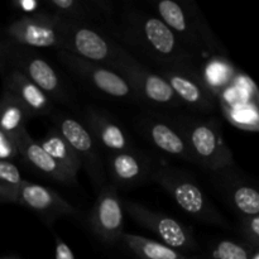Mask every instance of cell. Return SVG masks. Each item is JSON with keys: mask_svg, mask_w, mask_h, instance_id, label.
<instances>
[{"mask_svg": "<svg viewBox=\"0 0 259 259\" xmlns=\"http://www.w3.org/2000/svg\"><path fill=\"white\" fill-rule=\"evenodd\" d=\"M42 9L57 15L67 22L96 27L94 20L108 13V4L94 0H47L42 2Z\"/></svg>", "mask_w": 259, "mask_h": 259, "instance_id": "cell-21", "label": "cell"}, {"mask_svg": "<svg viewBox=\"0 0 259 259\" xmlns=\"http://www.w3.org/2000/svg\"><path fill=\"white\" fill-rule=\"evenodd\" d=\"M57 57L77 80L96 93L116 100L136 101L133 91L126 81L111 68L82 60L63 51H57Z\"/></svg>", "mask_w": 259, "mask_h": 259, "instance_id": "cell-10", "label": "cell"}, {"mask_svg": "<svg viewBox=\"0 0 259 259\" xmlns=\"http://www.w3.org/2000/svg\"><path fill=\"white\" fill-rule=\"evenodd\" d=\"M7 58H5V48L4 43H0V72L4 75L7 71Z\"/></svg>", "mask_w": 259, "mask_h": 259, "instance_id": "cell-32", "label": "cell"}, {"mask_svg": "<svg viewBox=\"0 0 259 259\" xmlns=\"http://www.w3.org/2000/svg\"><path fill=\"white\" fill-rule=\"evenodd\" d=\"M83 125L106 156L134 148V143L128 132L108 111L89 106L83 111Z\"/></svg>", "mask_w": 259, "mask_h": 259, "instance_id": "cell-16", "label": "cell"}, {"mask_svg": "<svg viewBox=\"0 0 259 259\" xmlns=\"http://www.w3.org/2000/svg\"><path fill=\"white\" fill-rule=\"evenodd\" d=\"M118 37L131 50L137 51L157 70L174 67L201 68L202 63L177 38L157 15L138 10H125L118 25Z\"/></svg>", "mask_w": 259, "mask_h": 259, "instance_id": "cell-1", "label": "cell"}, {"mask_svg": "<svg viewBox=\"0 0 259 259\" xmlns=\"http://www.w3.org/2000/svg\"><path fill=\"white\" fill-rule=\"evenodd\" d=\"M123 210L138 225L151 230L158 235L164 245L177 250V252H194L199 249V243L195 239L192 229L180 220L163 214L147 209L136 201L123 202Z\"/></svg>", "mask_w": 259, "mask_h": 259, "instance_id": "cell-9", "label": "cell"}, {"mask_svg": "<svg viewBox=\"0 0 259 259\" xmlns=\"http://www.w3.org/2000/svg\"><path fill=\"white\" fill-rule=\"evenodd\" d=\"M184 259H187V258H184Z\"/></svg>", "mask_w": 259, "mask_h": 259, "instance_id": "cell-35", "label": "cell"}, {"mask_svg": "<svg viewBox=\"0 0 259 259\" xmlns=\"http://www.w3.org/2000/svg\"><path fill=\"white\" fill-rule=\"evenodd\" d=\"M168 82L181 105L202 114L217 110L218 98L205 85L201 68L174 67L157 70Z\"/></svg>", "mask_w": 259, "mask_h": 259, "instance_id": "cell-11", "label": "cell"}, {"mask_svg": "<svg viewBox=\"0 0 259 259\" xmlns=\"http://www.w3.org/2000/svg\"><path fill=\"white\" fill-rule=\"evenodd\" d=\"M17 143L18 153L22 156L30 166L34 167L37 171L42 172L43 175L48 176L50 179L65 185H75V177L71 176L66 169H63L42 147L39 146L37 141L29 136L27 129L22 132L19 136L15 138Z\"/></svg>", "mask_w": 259, "mask_h": 259, "instance_id": "cell-20", "label": "cell"}, {"mask_svg": "<svg viewBox=\"0 0 259 259\" xmlns=\"http://www.w3.org/2000/svg\"><path fill=\"white\" fill-rule=\"evenodd\" d=\"M9 42L28 48H56L60 40L58 17L42 9L32 15H23L8 25Z\"/></svg>", "mask_w": 259, "mask_h": 259, "instance_id": "cell-14", "label": "cell"}, {"mask_svg": "<svg viewBox=\"0 0 259 259\" xmlns=\"http://www.w3.org/2000/svg\"><path fill=\"white\" fill-rule=\"evenodd\" d=\"M89 225L94 235L104 244L120 243L124 233L123 201L111 184H105L99 190L98 199L89 217Z\"/></svg>", "mask_w": 259, "mask_h": 259, "instance_id": "cell-13", "label": "cell"}, {"mask_svg": "<svg viewBox=\"0 0 259 259\" xmlns=\"http://www.w3.org/2000/svg\"><path fill=\"white\" fill-rule=\"evenodd\" d=\"M249 259H259V249H255L254 252L252 253V255H250Z\"/></svg>", "mask_w": 259, "mask_h": 259, "instance_id": "cell-33", "label": "cell"}, {"mask_svg": "<svg viewBox=\"0 0 259 259\" xmlns=\"http://www.w3.org/2000/svg\"><path fill=\"white\" fill-rule=\"evenodd\" d=\"M0 259H19V258L14 257V255H8V257H2Z\"/></svg>", "mask_w": 259, "mask_h": 259, "instance_id": "cell-34", "label": "cell"}, {"mask_svg": "<svg viewBox=\"0 0 259 259\" xmlns=\"http://www.w3.org/2000/svg\"><path fill=\"white\" fill-rule=\"evenodd\" d=\"M23 181L19 169L13 162L0 161V202L17 204Z\"/></svg>", "mask_w": 259, "mask_h": 259, "instance_id": "cell-26", "label": "cell"}, {"mask_svg": "<svg viewBox=\"0 0 259 259\" xmlns=\"http://www.w3.org/2000/svg\"><path fill=\"white\" fill-rule=\"evenodd\" d=\"M38 143L63 169L77 179V174L81 168L80 159L72 147L58 133L55 126L51 128L50 132L40 141H38Z\"/></svg>", "mask_w": 259, "mask_h": 259, "instance_id": "cell-22", "label": "cell"}, {"mask_svg": "<svg viewBox=\"0 0 259 259\" xmlns=\"http://www.w3.org/2000/svg\"><path fill=\"white\" fill-rule=\"evenodd\" d=\"M174 119L184 133L194 163L212 174L234 164L233 153L223 138L220 124L217 119L189 115L174 116Z\"/></svg>", "mask_w": 259, "mask_h": 259, "instance_id": "cell-4", "label": "cell"}, {"mask_svg": "<svg viewBox=\"0 0 259 259\" xmlns=\"http://www.w3.org/2000/svg\"><path fill=\"white\" fill-rule=\"evenodd\" d=\"M151 181L157 182L189 217L202 224L228 228L225 218L218 211L199 182L186 171L161 164L157 166Z\"/></svg>", "mask_w": 259, "mask_h": 259, "instance_id": "cell-3", "label": "cell"}, {"mask_svg": "<svg viewBox=\"0 0 259 259\" xmlns=\"http://www.w3.org/2000/svg\"><path fill=\"white\" fill-rule=\"evenodd\" d=\"M152 5L157 17L200 61L223 55L222 45L194 2L157 0Z\"/></svg>", "mask_w": 259, "mask_h": 259, "instance_id": "cell-2", "label": "cell"}, {"mask_svg": "<svg viewBox=\"0 0 259 259\" xmlns=\"http://www.w3.org/2000/svg\"><path fill=\"white\" fill-rule=\"evenodd\" d=\"M17 204L37 212L40 217L53 220L60 217H78V211L50 187L23 181L18 192Z\"/></svg>", "mask_w": 259, "mask_h": 259, "instance_id": "cell-17", "label": "cell"}, {"mask_svg": "<svg viewBox=\"0 0 259 259\" xmlns=\"http://www.w3.org/2000/svg\"><path fill=\"white\" fill-rule=\"evenodd\" d=\"M153 159L136 147L106 156V176L114 187H134L151 181L156 169Z\"/></svg>", "mask_w": 259, "mask_h": 259, "instance_id": "cell-15", "label": "cell"}, {"mask_svg": "<svg viewBox=\"0 0 259 259\" xmlns=\"http://www.w3.org/2000/svg\"><path fill=\"white\" fill-rule=\"evenodd\" d=\"M13 7L19 12H23L25 15H32L42 10V2L38 0H14Z\"/></svg>", "mask_w": 259, "mask_h": 259, "instance_id": "cell-30", "label": "cell"}, {"mask_svg": "<svg viewBox=\"0 0 259 259\" xmlns=\"http://www.w3.org/2000/svg\"><path fill=\"white\" fill-rule=\"evenodd\" d=\"M60 40L56 51H63L90 62L114 70L123 46L109 38L98 27L67 22L58 18Z\"/></svg>", "mask_w": 259, "mask_h": 259, "instance_id": "cell-5", "label": "cell"}, {"mask_svg": "<svg viewBox=\"0 0 259 259\" xmlns=\"http://www.w3.org/2000/svg\"><path fill=\"white\" fill-rule=\"evenodd\" d=\"M230 168L232 167L217 172L219 176L218 187L222 191L223 197L239 218L258 215L259 192L257 187L253 186L248 180L230 171Z\"/></svg>", "mask_w": 259, "mask_h": 259, "instance_id": "cell-18", "label": "cell"}, {"mask_svg": "<svg viewBox=\"0 0 259 259\" xmlns=\"http://www.w3.org/2000/svg\"><path fill=\"white\" fill-rule=\"evenodd\" d=\"M19 156L17 148V143L13 137L0 131V161H9Z\"/></svg>", "mask_w": 259, "mask_h": 259, "instance_id": "cell-29", "label": "cell"}, {"mask_svg": "<svg viewBox=\"0 0 259 259\" xmlns=\"http://www.w3.org/2000/svg\"><path fill=\"white\" fill-rule=\"evenodd\" d=\"M56 249H55V258L56 259H76L73 255L71 248L61 239L60 237L56 235Z\"/></svg>", "mask_w": 259, "mask_h": 259, "instance_id": "cell-31", "label": "cell"}, {"mask_svg": "<svg viewBox=\"0 0 259 259\" xmlns=\"http://www.w3.org/2000/svg\"><path fill=\"white\" fill-rule=\"evenodd\" d=\"M114 71L118 72L134 94L136 101L162 109H177L181 103L171 86L157 71L149 70L126 48H121Z\"/></svg>", "mask_w": 259, "mask_h": 259, "instance_id": "cell-6", "label": "cell"}, {"mask_svg": "<svg viewBox=\"0 0 259 259\" xmlns=\"http://www.w3.org/2000/svg\"><path fill=\"white\" fill-rule=\"evenodd\" d=\"M201 66V76L205 85L215 96H219L223 89L227 88L235 76V68L223 56H214Z\"/></svg>", "mask_w": 259, "mask_h": 259, "instance_id": "cell-25", "label": "cell"}, {"mask_svg": "<svg viewBox=\"0 0 259 259\" xmlns=\"http://www.w3.org/2000/svg\"><path fill=\"white\" fill-rule=\"evenodd\" d=\"M120 243L138 259H184L177 250L142 235L123 233Z\"/></svg>", "mask_w": 259, "mask_h": 259, "instance_id": "cell-24", "label": "cell"}, {"mask_svg": "<svg viewBox=\"0 0 259 259\" xmlns=\"http://www.w3.org/2000/svg\"><path fill=\"white\" fill-rule=\"evenodd\" d=\"M7 67L18 70L28 80L37 85L53 103L68 104L71 96L60 73L33 48L18 46L12 42L4 45Z\"/></svg>", "mask_w": 259, "mask_h": 259, "instance_id": "cell-7", "label": "cell"}, {"mask_svg": "<svg viewBox=\"0 0 259 259\" xmlns=\"http://www.w3.org/2000/svg\"><path fill=\"white\" fill-rule=\"evenodd\" d=\"M238 229L245 244L259 249V215L239 218Z\"/></svg>", "mask_w": 259, "mask_h": 259, "instance_id": "cell-28", "label": "cell"}, {"mask_svg": "<svg viewBox=\"0 0 259 259\" xmlns=\"http://www.w3.org/2000/svg\"><path fill=\"white\" fill-rule=\"evenodd\" d=\"M55 128L68 142L77 154L86 174L96 190L106 184L105 163L101 158V149L83 123L65 113H52Z\"/></svg>", "mask_w": 259, "mask_h": 259, "instance_id": "cell-8", "label": "cell"}, {"mask_svg": "<svg viewBox=\"0 0 259 259\" xmlns=\"http://www.w3.org/2000/svg\"><path fill=\"white\" fill-rule=\"evenodd\" d=\"M30 119L19 100L9 91L4 90L0 96V131L17 138L25 129V123Z\"/></svg>", "mask_w": 259, "mask_h": 259, "instance_id": "cell-23", "label": "cell"}, {"mask_svg": "<svg viewBox=\"0 0 259 259\" xmlns=\"http://www.w3.org/2000/svg\"><path fill=\"white\" fill-rule=\"evenodd\" d=\"M139 134L149 144L158 151L194 163V158L190 152L181 128L177 125L174 116L161 114H143L134 121Z\"/></svg>", "mask_w": 259, "mask_h": 259, "instance_id": "cell-12", "label": "cell"}, {"mask_svg": "<svg viewBox=\"0 0 259 259\" xmlns=\"http://www.w3.org/2000/svg\"><path fill=\"white\" fill-rule=\"evenodd\" d=\"M254 250L244 242L222 239L210 244L207 254L210 259H249Z\"/></svg>", "mask_w": 259, "mask_h": 259, "instance_id": "cell-27", "label": "cell"}, {"mask_svg": "<svg viewBox=\"0 0 259 259\" xmlns=\"http://www.w3.org/2000/svg\"><path fill=\"white\" fill-rule=\"evenodd\" d=\"M4 90L9 91L22 103L30 118L48 116L53 113L55 103L18 70L7 68L4 72Z\"/></svg>", "mask_w": 259, "mask_h": 259, "instance_id": "cell-19", "label": "cell"}]
</instances>
